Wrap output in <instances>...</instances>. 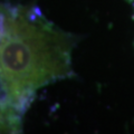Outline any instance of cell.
I'll use <instances>...</instances> for the list:
<instances>
[{
  "label": "cell",
  "mask_w": 134,
  "mask_h": 134,
  "mask_svg": "<svg viewBox=\"0 0 134 134\" xmlns=\"http://www.w3.org/2000/svg\"><path fill=\"white\" fill-rule=\"evenodd\" d=\"M75 38L31 9L3 10L0 76L25 111L41 87L68 77Z\"/></svg>",
  "instance_id": "cell-1"
}]
</instances>
